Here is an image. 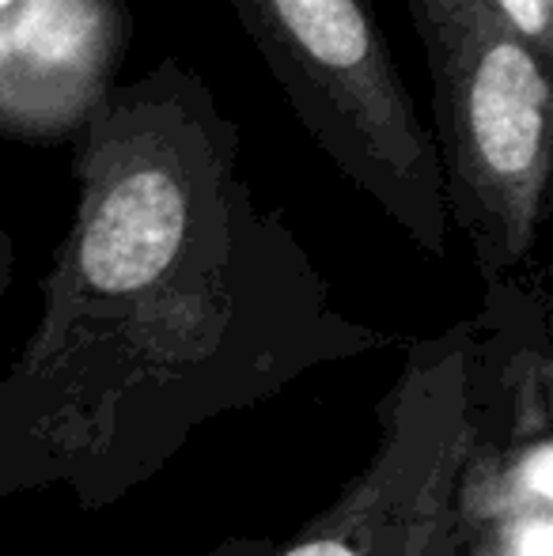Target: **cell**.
I'll use <instances>...</instances> for the list:
<instances>
[{
  "instance_id": "obj_1",
  "label": "cell",
  "mask_w": 553,
  "mask_h": 556,
  "mask_svg": "<svg viewBox=\"0 0 553 556\" xmlns=\"http://www.w3.org/2000/svg\"><path fill=\"white\" fill-rule=\"evenodd\" d=\"M391 341L338 311L285 213L251 198L213 262L42 288L35 330L0 375V504L61 492L103 511L205 425Z\"/></svg>"
},
{
  "instance_id": "obj_2",
  "label": "cell",
  "mask_w": 553,
  "mask_h": 556,
  "mask_svg": "<svg viewBox=\"0 0 553 556\" xmlns=\"http://www.w3.org/2000/svg\"><path fill=\"white\" fill-rule=\"evenodd\" d=\"M432 80L436 160L448 220L481 280L524 273L553 175L550 68L493 0H406Z\"/></svg>"
},
{
  "instance_id": "obj_3",
  "label": "cell",
  "mask_w": 553,
  "mask_h": 556,
  "mask_svg": "<svg viewBox=\"0 0 553 556\" xmlns=\"http://www.w3.org/2000/svg\"><path fill=\"white\" fill-rule=\"evenodd\" d=\"M307 137L425 254H448L432 129L402 80L376 0H231Z\"/></svg>"
},
{
  "instance_id": "obj_4",
  "label": "cell",
  "mask_w": 553,
  "mask_h": 556,
  "mask_svg": "<svg viewBox=\"0 0 553 556\" xmlns=\"http://www.w3.org/2000/svg\"><path fill=\"white\" fill-rule=\"evenodd\" d=\"M478 318L410 344L379 409L368 466L280 542L231 538L213 556H432L458 515L478 443Z\"/></svg>"
},
{
  "instance_id": "obj_5",
  "label": "cell",
  "mask_w": 553,
  "mask_h": 556,
  "mask_svg": "<svg viewBox=\"0 0 553 556\" xmlns=\"http://www.w3.org/2000/svg\"><path fill=\"white\" fill-rule=\"evenodd\" d=\"M129 42L126 0H0V140H73L118 84Z\"/></svg>"
},
{
  "instance_id": "obj_6",
  "label": "cell",
  "mask_w": 553,
  "mask_h": 556,
  "mask_svg": "<svg viewBox=\"0 0 553 556\" xmlns=\"http://www.w3.org/2000/svg\"><path fill=\"white\" fill-rule=\"evenodd\" d=\"M501 20L531 46V53L553 68V0H493Z\"/></svg>"
},
{
  "instance_id": "obj_7",
  "label": "cell",
  "mask_w": 553,
  "mask_h": 556,
  "mask_svg": "<svg viewBox=\"0 0 553 556\" xmlns=\"http://www.w3.org/2000/svg\"><path fill=\"white\" fill-rule=\"evenodd\" d=\"M463 553H466V527H463V515H455L448 522V530L440 534V542H436L432 556H463Z\"/></svg>"
},
{
  "instance_id": "obj_8",
  "label": "cell",
  "mask_w": 553,
  "mask_h": 556,
  "mask_svg": "<svg viewBox=\"0 0 553 556\" xmlns=\"http://www.w3.org/2000/svg\"><path fill=\"white\" fill-rule=\"evenodd\" d=\"M12 265H15L12 239H8V231H0V300H4V292L12 288Z\"/></svg>"
}]
</instances>
